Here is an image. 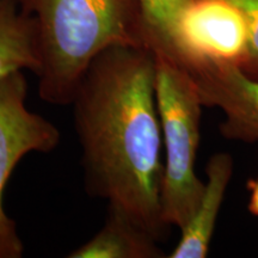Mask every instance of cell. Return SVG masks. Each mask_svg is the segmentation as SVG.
<instances>
[{
    "label": "cell",
    "mask_w": 258,
    "mask_h": 258,
    "mask_svg": "<svg viewBox=\"0 0 258 258\" xmlns=\"http://www.w3.org/2000/svg\"><path fill=\"white\" fill-rule=\"evenodd\" d=\"M85 188L163 239V135L156 97V54L116 46L97 55L73 101Z\"/></svg>",
    "instance_id": "1"
},
{
    "label": "cell",
    "mask_w": 258,
    "mask_h": 258,
    "mask_svg": "<svg viewBox=\"0 0 258 258\" xmlns=\"http://www.w3.org/2000/svg\"><path fill=\"white\" fill-rule=\"evenodd\" d=\"M35 19L43 102L71 105L90 63L116 46L147 47L140 0H19ZM150 48V47H148Z\"/></svg>",
    "instance_id": "2"
},
{
    "label": "cell",
    "mask_w": 258,
    "mask_h": 258,
    "mask_svg": "<svg viewBox=\"0 0 258 258\" xmlns=\"http://www.w3.org/2000/svg\"><path fill=\"white\" fill-rule=\"evenodd\" d=\"M154 54L157 106L165 148L161 217L167 227L180 230L191 218L205 189V182L195 172L205 105L185 70L166 54Z\"/></svg>",
    "instance_id": "3"
},
{
    "label": "cell",
    "mask_w": 258,
    "mask_h": 258,
    "mask_svg": "<svg viewBox=\"0 0 258 258\" xmlns=\"http://www.w3.org/2000/svg\"><path fill=\"white\" fill-rule=\"evenodd\" d=\"M24 71L0 79V258H21L24 244L17 224L4 209V191L12 171L28 153H48L60 143V132L43 116L27 108Z\"/></svg>",
    "instance_id": "4"
},
{
    "label": "cell",
    "mask_w": 258,
    "mask_h": 258,
    "mask_svg": "<svg viewBox=\"0 0 258 258\" xmlns=\"http://www.w3.org/2000/svg\"><path fill=\"white\" fill-rule=\"evenodd\" d=\"M250 49L244 16L228 0H191L177 21L166 54L183 69L232 64L243 69Z\"/></svg>",
    "instance_id": "5"
},
{
    "label": "cell",
    "mask_w": 258,
    "mask_h": 258,
    "mask_svg": "<svg viewBox=\"0 0 258 258\" xmlns=\"http://www.w3.org/2000/svg\"><path fill=\"white\" fill-rule=\"evenodd\" d=\"M198 88L202 104L221 109L220 133L227 140L258 141V80L232 64L184 69Z\"/></svg>",
    "instance_id": "6"
},
{
    "label": "cell",
    "mask_w": 258,
    "mask_h": 258,
    "mask_svg": "<svg viewBox=\"0 0 258 258\" xmlns=\"http://www.w3.org/2000/svg\"><path fill=\"white\" fill-rule=\"evenodd\" d=\"M233 175V158L219 152L206 166L207 180L202 196L189 221L180 228V238L170 258H205L208 256L219 213Z\"/></svg>",
    "instance_id": "7"
},
{
    "label": "cell",
    "mask_w": 258,
    "mask_h": 258,
    "mask_svg": "<svg viewBox=\"0 0 258 258\" xmlns=\"http://www.w3.org/2000/svg\"><path fill=\"white\" fill-rule=\"evenodd\" d=\"M150 232L115 206L108 205L103 227L69 258H163L167 257Z\"/></svg>",
    "instance_id": "8"
},
{
    "label": "cell",
    "mask_w": 258,
    "mask_h": 258,
    "mask_svg": "<svg viewBox=\"0 0 258 258\" xmlns=\"http://www.w3.org/2000/svg\"><path fill=\"white\" fill-rule=\"evenodd\" d=\"M40 67L35 19L19 0H0V79L25 70L37 76Z\"/></svg>",
    "instance_id": "9"
},
{
    "label": "cell",
    "mask_w": 258,
    "mask_h": 258,
    "mask_svg": "<svg viewBox=\"0 0 258 258\" xmlns=\"http://www.w3.org/2000/svg\"><path fill=\"white\" fill-rule=\"evenodd\" d=\"M191 0H140L147 46L154 51L169 47L180 14Z\"/></svg>",
    "instance_id": "10"
},
{
    "label": "cell",
    "mask_w": 258,
    "mask_h": 258,
    "mask_svg": "<svg viewBox=\"0 0 258 258\" xmlns=\"http://www.w3.org/2000/svg\"><path fill=\"white\" fill-rule=\"evenodd\" d=\"M241 12L249 28L250 49L244 73L258 80V0H228Z\"/></svg>",
    "instance_id": "11"
},
{
    "label": "cell",
    "mask_w": 258,
    "mask_h": 258,
    "mask_svg": "<svg viewBox=\"0 0 258 258\" xmlns=\"http://www.w3.org/2000/svg\"><path fill=\"white\" fill-rule=\"evenodd\" d=\"M246 189L250 192L249 202H247V211H249L251 215L258 218V177L247 180Z\"/></svg>",
    "instance_id": "12"
}]
</instances>
